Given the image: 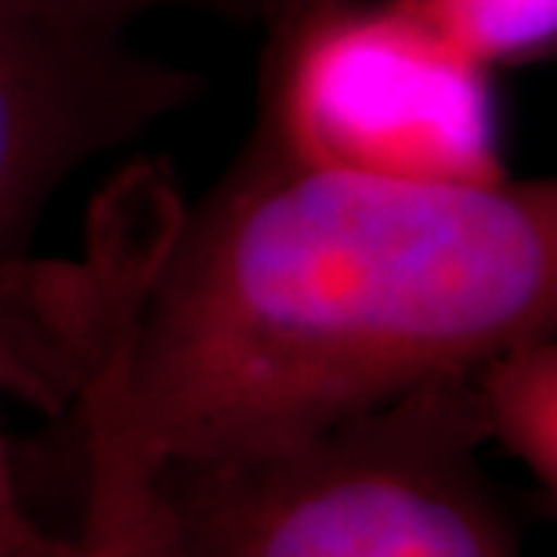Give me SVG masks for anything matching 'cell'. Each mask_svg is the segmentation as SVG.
Here are the masks:
<instances>
[{
  "label": "cell",
  "instance_id": "6da1fadb",
  "mask_svg": "<svg viewBox=\"0 0 557 557\" xmlns=\"http://www.w3.org/2000/svg\"><path fill=\"white\" fill-rule=\"evenodd\" d=\"M84 326L163 467L305 442L557 326V188L413 185L250 135L199 199L113 225Z\"/></svg>",
  "mask_w": 557,
  "mask_h": 557
},
{
  "label": "cell",
  "instance_id": "7a4b0ae2",
  "mask_svg": "<svg viewBox=\"0 0 557 557\" xmlns=\"http://www.w3.org/2000/svg\"><path fill=\"white\" fill-rule=\"evenodd\" d=\"M467 381L283 449L163 467L188 557H525Z\"/></svg>",
  "mask_w": 557,
  "mask_h": 557
},
{
  "label": "cell",
  "instance_id": "3957f363",
  "mask_svg": "<svg viewBox=\"0 0 557 557\" xmlns=\"http://www.w3.org/2000/svg\"><path fill=\"white\" fill-rule=\"evenodd\" d=\"M253 138L297 163L413 185L504 182L493 73L420 0H261Z\"/></svg>",
  "mask_w": 557,
  "mask_h": 557
},
{
  "label": "cell",
  "instance_id": "277c9868",
  "mask_svg": "<svg viewBox=\"0 0 557 557\" xmlns=\"http://www.w3.org/2000/svg\"><path fill=\"white\" fill-rule=\"evenodd\" d=\"M199 95V76L127 37H81L0 0V258L87 163Z\"/></svg>",
  "mask_w": 557,
  "mask_h": 557
},
{
  "label": "cell",
  "instance_id": "5b68a950",
  "mask_svg": "<svg viewBox=\"0 0 557 557\" xmlns=\"http://www.w3.org/2000/svg\"><path fill=\"white\" fill-rule=\"evenodd\" d=\"M81 488L54 557H188L171 482L124 417L102 344L81 330L76 362Z\"/></svg>",
  "mask_w": 557,
  "mask_h": 557
},
{
  "label": "cell",
  "instance_id": "8992f818",
  "mask_svg": "<svg viewBox=\"0 0 557 557\" xmlns=\"http://www.w3.org/2000/svg\"><path fill=\"white\" fill-rule=\"evenodd\" d=\"M467 381L485 445L510 456L543 496H557V341L532 333L482 359Z\"/></svg>",
  "mask_w": 557,
  "mask_h": 557
},
{
  "label": "cell",
  "instance_id": "52a82bcc",
  "mask_svg": "<svg viewBox=\"0 0 557 557\" xmlns=\"http://www.w3.org/2000/svg\"><path fill=\"white\" fill-rule=\"evenodd\" d=\"M420 4L488 70L547 59L557 44V0H420Z\"/></svg>",
  "mask_w": 557,
  "mask_h": 557
},
{
  "label": "cell",
  "instance_id": "ba28073f",
  "mask_svg": "<svg viewBox=\"0 0 557 557\" xmlns=\"http://www.w3.org/2000/svg\"><path fill=\"white\" fill-rule=\"evenodd\" d=\"M4 4L44 26L81 37H127L131 22L166 8H193L228 18H250L261 11V0H4Z\"/></svg>",
  "mask_w": 557,
  "mask_h": 557
},
{
  "label": "cell",
  "instance_id": "9c48e42d",
  "mask_svg": "<svg viewBox=\"0 0 557 557\" xmlns=\"http://www.w3.org/2000/svg\"><path fill=\"white\" fill-rule=\"evenodd\" d=\"M0 557H54V536L22 515L0 525Z\"/></svg>",
  "mask_w": 557,
  "mask_h": 557
},
{
  "label": "cell",
  "instance_id": "30bf717a",
  "mask_svg": "<svg viewBox=\"0 0 557 557\" xmlns=\"http://www.w3.org/2000/svg\"><path fill=\"white\" fill-rule=\"evenodd\" d=\"M22 515H29V510L22 504L15 463H11L8 434H4V420H0V525H8V521H15Z\"/></svg>",
  "mask_w": 557,
  "mask_h": 557
}]
</instances>
